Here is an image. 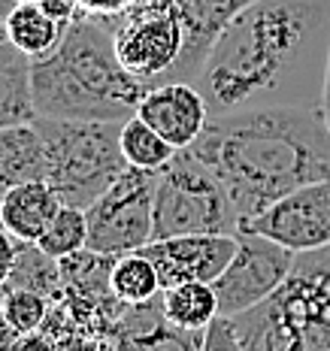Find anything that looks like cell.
Masks as SVG:
<instances>
[{"label":"cell","instance_id":"4fadbf2b","mask_svg":"<svg viewBox=\"0 0 330 351\" xmlns=\"http://www.w3.org/2000/svg\"><path fill=\"white\" fill-rule=\"evenodd\" d=\"M248 3L252 0H176L182 21H185L188 40H185V52H182L176 70L164 82H194L203 61H207L212 43L218 40V34L224 31L227 21Z\"/></svg>","mask_w":330,"mask_h":351},{"label":"cell","instance_id":"5b68a950","mask_svg":"<svg viewBox=\"0 0 330 351\" xmlns=\"http://www.w3.org/2000/svg\"><path fill=\"white\" fill-rule=\"evenodd\" d=\"M124 121H64L36 115L46 143V182L67 206L88 209L128 170L121 152Z\"/></svg>","mask_w":330,"mask_h":351},{"label":"cell","instance_id":"4316f807","mask_svg":"<svg viewBox=\"0 0 330 351\" xmlns=\"http://www.w3.org/2000/svg\"><path fill=\"white\" fill-rule=\"evenodd\" d=\"M19 339H21V333L12 327V321L6 318L3 306H0V351H16Z\"/></svg>","mask_w":330,"mask_h":351},{"label":"cell","instance_id":"44dd1931","mask_svg":"<svg viewBox=\"0 0 330 351\" xmlns=\"http://www.w3.org/2000/svg\"><path fill=\"white\" fill-rule=\"evenodd\" d=\"M36 245L46 254H52L55 261H64L70 254H79L88 248V212L79 206H67L64 203L58 209V215L52 218V224L46 228Z\"/></svg>","mask_w":330,"mask_h":351},{"label":"cell","instance_id":"cb8c5ba5","mask_svg":"<svg viewBox=\"0 0 330 351\" xmlns=\"http://www.w3.org/2000/svg\"><path fill=\"white\" fill-rule=\"evenodd\" d=\"M36 6H40L46 16H52L58 25H73L79 16H85V3L82 0H36Z\"/></svg>","mask_w":330,"mask_h":351},{"label":"cell","instance_id":"83f0119b","mask_svg":"<svg viewBox=\"0 0 330 351\" xmlns=\"http://www.w3.org/2000/svg\"><path fill=\"white\" fill-rule=\"evenodd\" d=\"M16 351H58V348H55L49 339H43V336L27 333V336H21V339H19Z\"/></svg>","mask_w":330,"mask_h":351},{"label":"cell","instance_id":"277c9868","mask_svg":"<svg viewBox=\"0 0 330 351\" xmlns=\"http://www.w3.org/2000/svg\"><path fill=\"white\" fill-rule=\"evenodd\" d=\"M231 321L243 351H330V245L297 254L288 279Z\"/></svg>","mask_w":330,"mask_h":351},{"label":"cell","instance_id":"9a60e30c","mask_svg":"<svg viewBox=\"0 0 330 351\" xmlns=\"http://www.w3.org/2000/svg\"><path fill=\"white\" fill-rule=\"evenodd\" d=\"M36 121L34 58L0 36V128Z\"/></svg>","mask_w":330,"mask_h":351},{"label":"cell","instance_id":"52a82bcc","mask_svg":"<svg viewBox=\"0 0 330 351\" xmlns=\"http://www.w3.org/2000/svg\"><path fill=\"white\" fill-rule=\"evenodd\" d=\"M158 173L128 167L88 212V248L104 258L139 252L155 239Z\"/></svg>","mask_w":330,"mask_h":351},{"label":"cell","instance_id":"4dcf8cb0","mask_svg":"<svg viewBox=\"0 0 330 351\" xmlns=\"http://www.w3.org/2000/svg\"><path fill=\"white\" fill-rule=\"evenodd\" d=\"M16 3H34V0H16Z\"/></svg>","mask_w":330,"mask_h":351},{"label":"cell","instance_id":"ffe728a7","mask_svg":"<svg viewBox=\"0 0 330 351\" xmlns=\"http://www.w3.org/2000/svg\"><path fill=\"white\" fill-rule=\"evenodd\" d=\"M121 152L128 158V167H137V170H164L170 160L179 155V149L170 145L164 136L158 134L155 128H149L139 115L128 119L121 124Z\"/></svg>","mask_w":330,"mask_h":351},{"label":"cell","instance_id":"6da1fadb","mask_svg":"<svg viewBox=\"0 0 330 351\" xmlns=\"http://www.w3.org/2000/svg\"><path fill=\"white\" fill-rule=\"evenodd\" d=\"M330 70V0H252L197 73L212 119L270 106H321Z\"/></svg>","mask_w":330,"mask_h":351},{"label":"cell","instance_id":"484cf974","mask_svg":"<svg viewBox=\"0 0 330 351\" xmlns=\"http://www.w3.org/2000/svg\"><path fill=\"white\" fill-rule=\"evenodd\" d=\"M85 10L94 12V16H121L130 6H137L139 0H82Z\"/></svg>","mask_w":330,"mask_h":351},{"label":"cell","instance_id":"8fae6325","mask_svg":"<svg viewBox=\"0 0 330 351\" xmlns=\"http://www.w3.org/2000/svg\"><path fill=\"white\" fill-rule=\"evenodd\" d=\"M139 252L149 254L158 267L164 288L185 282L212 285L237 252V237L233 233H188V237L152 239Z\"/></svg>","mask_w":330,"mask_h":351},{"label":"cell","instance_id":"f546056e","mask_svg":"<svg viewBox=\"0 0 330 351\" xmlns=\"http://www.w3.org/2000/svg\"><path fill=\"white\" fill-rule=\"evenodd\" d=\"M12 6H16V0H0V21L12 12Z\"/></svg>","mask_w":330,"mask_h":351},{"label":"cell","instance_id":"7c38bea8","mask_svg":"<svg viewBox=\"0 0 330 351\" xmlns=\"http://www.w3.org/2000/svg\"><path fill=\"white\" fill-rule=\"evenodd\" d=\"M137 115L176 149H191L209 124V106L194 82H158L139 100Z\"/></svg>","mask_w":330,"mask_h":351},{"label":"cell","instance_id":"8992f818","mask_svg":"<svg viewBox=\"0 0 330 351\" xmlns=\"http://www.w3.org/2000/svg\"><path fill=\"white\" fill-rule=\"evenodd\" d=\"M188 233H239V215L231 194L215 173L182 149L164 170L155 188V239L188 237Z\"/></svg>","mask_w":330,"mask_h":351},{"label":"cell","instance_id":"7a4b0ae2","mask_svg":"<svg viewBox=\"0 0 330 351\" xmlns=\"http://www.w3.org/2000/svg\"><path fill=\"white\" fill-rule=\"evenodd\" d=\"M191 152L231 194L239 228L297 188L330 179L325 106H270L209 119Z\"/></svg>","mask_w":330,"mask_h":351},{"label":"cell","instance_id":"f1b7e54d","mask_svg":"<svg viewBox=\"0 0 330 351\" xmlns=\"http://www.w3.org/2000/svg\"><path fill=\"white\" fill-rule=\"evenodd\" d=\"M325 115H327V124H330V70H327V85H325Z\"/></svg>","mask_w":330,"mask_h":351},{"label":"cell","instance_id":"5bb4252c","mask_svg":"<svg viewBox=\"0 0 330 351\" xmlns=\"http://www.w3.org/2000/svg\"><path fill=\"white\" fill-rule=\"evenodd\" d=\"M61 206V194L46 179L21 182L0 197V224L21 243H36Z\"/></svg>","mask_w":330,"mask_h":351},{"label":"cell","instance_id":"d6986e66","mask_svg":"<svg viewBox=\"0 0 330 351\" xmlns=\"http://www.w3.org/2000/svg\"><path fill=\"white\" fill-rule=\"evenodd\" d=\"M109 294L121 306H143L164 294L158 267L145 252H130L113 261L109 267Z\"/></svg>","mask_w":330,"mask_h":351},{"label":"cell","instance_id":"3957f363","mask_svg":"<svg viewBox=\"0 0 330 351\" xmlns=\"http://www.w3.org/2000/svg\"><path fill=\"white\" fill-rule=\"evenodd\" d=\"M152 82L124 70L115 16L85 12L67 25L52 55L34 61L36 115L64 121H128Z\"/></svg>","mask_w":330,"mask_h":351},{"label":"cell","instance_id":"ba28073f","mask_svg":"<svg viewBox=\"0 0 330 351\" xmlns=\"http://www.w3.org/2000/svg\"><path fill=\"white\" fill-rule=\"evenodd\" d=\"M185 21L176 0H139L115 16V52L124 70L158 85L176 70L185 52Z\"/></svg>","mask_w":330,"mask_h":351},{"label":"cell","instance_id":"9c48e42d","mask_svg":"<svg viewBox=\"0 0 330 351\" xmlns=\"http://www.w3.org/2000/svg\"><path fill=\"white\" fill-rule=\"evenodd\" d=\"M297 261V252L273 243L252 230L237 233V252L224 273L212 282V291L218 297V309L224 318H237L243 312L263 303L273 291L288 279L291 267Z\"/></svg>","mask_w":330,"mask_h":351},{"label":"cell","instance_id":"e0dca14e","mask_svg":"<svg viewBox=\"0 0 330 351\" xmlns=\"http://www.w3.org/2000/svg\"><path fill=\"white\" fill-rule=\"evenodd\" d=\"M64 31L67 27L58 25L52 16H46L36 6V0L34 3H16L10 16L3 19V36L16 49H21L27 58H34V61L52 55L58 49V43H61Z\"/></svg>","mask_w":330,"mask_h":351},{"label":"cell","instance_id":"ac0fdd59","mask_svg":"<svg viewBox=\"0 0 330 351\" xmlns=\"http://www.w3.org/2000/svg\"><path fill=\"white\" fill-rule=\"evenodd\" d=\"M161 309H164V318L173 327L188 330V333H203L212 321L222 315L215 291L207 282H185V285L164 288Z\"/></svg>","mask_w":330,"mask_h":351},{"label":"cell","instance_id":"603a6c76","mask_svg":"<svg viewBox=\"0 0 330 351\" xmlns=\"http://www.w3.org/2000/svg\"><path fill=\"white\" fill-rule=\"evenodd\" d=\"M200 351H243V342L237 336V327H233L231 318L218 315L203 333Z\"/></svg>","mask_w":330,"mask_h":351},{"label":"cell","instance_id":"7402d4cb","mask_svg":"<svg viewBox=\"0 0 330 351\" xmlns=\"http://www.w3.org/2000/svg\"><path fill=\"white\" fill-rule=\"evenodd\" d=\"M0 306H3L6 318L12 321V327L27 336V333H40V327L49 318V297L36 294L27 288H6L0 294Z\"/></svg>","mask_w":330,"mask_h":351},{"label":"cell","instance_id":"30bf717a","mask_svg":"<svg viewBox=\"0 0 330 351\" xmlns=\"http://www.w3.org/2000/svg\"><path fill=\"white\" fill-rule=\"evenodd\" d=\"M239 230L261 233L297 254L330 245V179L291 191Z\"/></svg>","mask_w":330,"mask_h":351},{"label":"cell","instance_id":"d6a6232c","mask_svg":"<svg viewBox=\"0 0 330 351\" xmlns=\"http://www.w3.org/2000/svg\"><path fill=\"white\" fill-rule=\"evenodd\" d=\"M0 36H3V31H0Z\"/></svg>","mask_w":330,"mask_h":351},{"label":"cell","instance_id":"2e32d148","mask_svg":"<svg viewBox=\"0 0 330 351\" xmlns=\"http://www.w3.org/2000/svg\"><path fill=\"white\" fill-rule=\"evenodd\" d=\"M36 179H46V143L36 121L0 128V197L12 185Z\"/></svg>","mask_w":330,"mask_h":351},{"label":"cell","instance_id":"d4e9b609","mask_svg":"<svg viewBox=\"0 0 330 351\" xmlns=\"http://www.w3.org/2000/svg\"><path fill=\"white\" fill-rule=\"evenodd\" d=\"M19 248H21V239H16L10 230L0 224V294H3L6 282H10L12 269H16V261H19Z\"/></svg>","mask_w":330,"mask_h":351},{"label":"cell","instance_id":"1f68e13d","mask_svg":"<svg viewBox=\"0 0 330 351\" xmlns=\"http://www.w3.org/2000/svg\"><path fill=\"white\" fill-rule=\"evenodd\" d=\"M0 31H3V21H0Z\"/></svg>","mask_w":330,"mask_h":351}]
</instances>
